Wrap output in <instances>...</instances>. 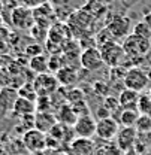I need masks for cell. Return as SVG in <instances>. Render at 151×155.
Returning <instances> with one entry per match:
<instances>
[{
  "label": "cell",
  "instance_id": "f1b7e54d",
  "mask_svg": "<svg viewBox=\"0 0 151 155\" xmlns=\"http://www.w3.org/2000/svg\"><path fill=\"white\" fill-rule=\"evenodd\" d=\"M142 21H144V22H145V24L150 27V30H151V12H150V14H147V15L144 17V19H142Z\"/></svg>",
  "mask_w": 151,
  "mask_h": 155
},
{
  "label": "cell",
  "instance_id": "44dd1931",
  "mask_svg": "<svg viewBox=\"0 0 151 155\" xmlns=\"http://www.w3.org/2000/svg\"><path fill=\"white\" fill-rule=\"evenodd\" d=\"M135 128L138 130L139 134H148L151 133V116L148 115H139L136 124H135Z\"/></svg>",
  "mask_w": 151,
  "mask_h": 155
},
{
  "label": "cell",
  "instance_id": "5bb4252c",
  "mask_svg": "<svg viewBox=\"0 0 151 155\" xmlns=\"http://www.w3.org/2000/svg\"><path fill=\"white\" fill-rule=\"evenodd\" d=\"M56 124L57 118L51 112H39L38 115L35 116V128H38L39 131H42L45 134H48Z\"/></svg>",
  "mask_w": 151,
  "mask_h": 155
},
{
  "label": "cell",
  "instance_id": "1f68e13d",
  "mask_svg": "<svg viewBox=\"0 0 151 155\" xmlns=\"http://www.w3.org/2000/svg\"><path fill=\"white\" fill-rule=\"evenodd\" d=\"M150 97H151V90H150Z\"/></svg>",
  "mask_w": 151,
  "mask_h": 155
},
{
  "label": "cell",
  "instance_id": "4316f807",
  "mask_svg": "<svg viewBox=\"0 0 151 155\" xmlns=\"http://www.w3.org/2000/svg\"><path fill=\"white\" fill-rule=\"evenodd\" d=\"M108 90H109V87L105 82H96L94 84V91L97 94L100 93V96H108Z\"/></svg>",
  "mask_w": 151,
  "mask_h": 155
},
{
  "label": "cell",
  "instance_id": "ffe728a7",
  "mask_svg": "<svg viewBox=\"0 0 151 155\" xmlns=\"http://www.w3.org/2000/svg\"><path fill=\"white\" fill-rule=\"evenodd\" d=\"M29 67L36 73V75H42V73H46L50 70V64H48V60L46 57H43L42 54L38 57L30 58V63H29Z\"/></svg>",
  "mask_w": 151,
  "mask_h": 155
},
{
  "label": "cell",
  "instance_id": "e0dca14e",
  "mask_svg": "<svg viewBox=\"0 0 151 155\" xmlns=\"http://www.w3.org/2000/svg\"><path fill=\"white\" fill-rule=\"evenodd\" d=\"M36 110V103L32 101V100H27V98H22L18 97L15 104H14V109L12 112L18 116H27V115H33Z\"/></svg>",
  "mask_w": 151,
  "mask_h": 155
},
{
  "label": "cell",
  "instance_id": "83f0119b",
  "mask_svg": "<svg viewBox=\"0 0 151 155\" xmlns=\"http://www.w3.org/2000/svg\"><path fill=\"white\" fill-rule=\"evenodd\" d=\"M40 2L42 0H19L21 6H24V8H36V6H39Z\"/></svg>",
  "mask_w": 151,
  "mask_h": 155
},
{
  "label": "cell",
  "instance_id": "4fadbf2b",
  "mask_svg": "<svg viewBox=\"0 0 151 155\" xmlns=\"http://www.w3.org/2000/svg\"><path fill=\"white\" fill-rule=\"evenodd\" d=\"M139 98H141V94L138 91L124 88V90L120 91V96H118L120 107L121 109H138Z\"/></svg>",
  "mask_w": 151,
  "mask_h": 155
},
{
  "label": "cell",
  "instance_id": "d6a6232c",
  "mask_svg": "<svg viewBox=\"0 0 151 155\" xmlns=\"http://www.w3.org/2000/svg\"><path fill=\"white\" fill-rule=\"evenodd\" d=\"M0 22H2V18H0Z\"/></svg>",
  "mask_w": 151,
  "mask_h": 155
},
{
  "label": "cell",
  "instance_id": "ba28073f",
  "mask_svg": "<svg viewBox=\"0 0 151 155\" xmlns=\"http://www.w3.org/2000/svg\"><path fill=\"white\" fill-rule=\"evenodd\" d=\"M139 137V133L135 127H120L117 133V148L121 152H129L132 148H135V143Z\"/></svg>",
  "mask_w": 151,
  "mask_h": 155
},
{
  "label": "cell",
  "instance_id": "3957f363",
  "mask_svg": "<svg viewBox=\"0 0 151 155\" xmlns=\"http://www.w3.org/2000/svg\"><path fill=\"white\" fill-rule=\"evenodd\" d=\"M150 82V76L141 69V67H132L126 72L124 75V79H123V85L124 88H129V90H133V91H144L147 88Z\"/></svg>",
  "mask_w": 151,
  "mask_h": 155
},
{
  "label": "cell",
  "instance_id": "9c48e42d",
  "mask_svg": "<svg viewBox=\"0 0 151 155\" xmlns=\"http://www.w3.org/2000/svg\"><path fill=\"white\" fill-rule=\"evenodd\" d=\"M118 130H120V124L117 122V119L112 118V116L97 119V124H96V136H99L100 139L109 142V140H112L114 137H117Z\"/></svg>",
  "mask_w": 151,
  "mask_h": 155
},
{
  "label": "cell",
  "instance_id": "f546056e",
  "mask_svg": "<svg viewBox=\"0 0 151 155\" xmlns=\"http://www.w3.org/2000/svg\"><path fill=\"white\" fill-rule=\"evenodd\" d=\"M97 2H99L100 5H103V6H106V8H108L109 5H112L115 0H97Z\"/></svg>",
  "mask_w": 151,
  "mask_h": 155
},
{
  "label": "cell",
  "instance_id": "30bf717a",
  "mask_svg": "<svg viewBox=\"0 0 151 155\" xmlns=\"http://www.w3.org/2000/svg\"><path fill=\"white\" fill-rule=\"evenodd\" d=\"M96 124H97V121L90 114L78 116L75 125H74V133L78 137L90 139L93 134H96Z\"/></svg>",
  "mask_w": 151,
  "mask_h": 155
},
{
  "label": "cell",
  "instance_id": "7a4b0ae2",
  "mask_svg": "<svg viewBox=\"0 0 151 155\" xmlns=\"http://www.w3.org/2000/svg\"><path fill=\"white\" fill-rule=\"evenodd\" d=\"M99 51H100V55L103 58V63L109 67H118L123 64V60L126 57L124 54V49H123V45L109 40L103 45L99 46Z\"/></svg>",
  "mask_w": 151,
  "mask_h": 155
},
{
  "label": "cell",
  "instance_id": "7c38bea8",
  "mask_svg": "<svg viewBox=\"0 0 151 155\" xmlns=\"http://www.w3.org/2000/svg\"><path fill=\"white\" fill-rule=\"evenodd\" d=\"M17 98H18V91L12 88H3L0 91V118H3L9 110L14 109Z\"/></svg>",
  "mask_w": 151,
  "mask_h": 155
},
{
  "label": "cell",
  "instance_id": "7402d4cb",
  "mask_svg": "<svg viewBox=\"0 0 151 155\" xmlns=\"http://www.w3.org/2000/svg\"><path fill=\"white\" fill-rule=\"evenodd\" d=\"M18 97L27 98V100H32V101H36L38 94H36V90H35L33 84H24V85L18 90Z\"/></svg>",
  "mask_w": 151,
  "mask_h": 155
},
{
  "label": "cell",
  "instance_id": "cb8c5ba5",
  "mask_svg": "<svg viewBox=\"0 0 151 155\" xmlns=\"http://www.w3.org/2000/svg\"><path fill=\"white\" fill-rule=\"evenodd\" d=\"M35 103H36V110L39 112H50V107L54 106L50 96H39Z\"/></svg>",
  "mask_w": 151,
  "mask_h": 155
},
{
  "label": "cell",
  "instance_id": "2e32d148",
  "mask_svg": "<svg viewBox=\"0 0 151 155\" xmlns=\"http://www.w3.org/2000/svg\"><path fill=\"white\" fill-rule=\"evenodd\" d=\"M56 76L58 79V82H60V85H63V87H72L78 81V73L70 66L61 67L58 72H56Z\"/></svg>",
  "mask_w": 151,
  "mask_h": 155
},
{
  "label": "cell",
  "instance_id": "ac0fdd59",
  "mask_svg": "<svg viewBox=\"0 0 151 155\" xmlns=\"http://www.w3.org/2000/svg\"><path fill=\"white\" fill-rule=\"evenodd\" d=\"M139 115L141 114L138 109H121V112L115 119L120 124V127H135Z\"/></svg>",
  "mask_w": 151,
  "mask_h": 155
},
{
  "label": "cell",
  "instance_id": "d4e9b609",
  "mask_svg": "<svg viewBox=\"0 0 151 155\" xmlns=\"http://www.w3.org/2000/svg\"><path fill=\"white\" fill-rule=\"evenodd\" d=\"M133 35H136V36L144 38V39H151V30L144 21H139V22L135 24V27H133Z\"/></svg>",
  "mask_w": 151,
  "mask_h": 155
},
{
  "label": "cell",
  "instance_id": "8992f818",
  "mask_svg": "<svg viewBox=\"0 0 151 155\" xmlns=\"http://www.w3.org/2000/svg\"><path fill=\"white\" fill-rule=\"evenodd\" d=\"M106 30L112 38H127L132 30V21L124 15H115L106 24Z\"/></svg>",
  "mask_w": 151,
  "mask_h": 155
},
{
  "label": "cell",
  "instance_id": "6da1fadb",
  "mask_svg": "<svg viewBox=\"0 0 151 155\" xmlns=\"http://www.w3.org/2000/svg\"><path fill=\"white\" fill-rule=\"evenodd\" d=\"M123 49L127 58H139L148 54L151 49V40L150 39L139 38L136 35H129L123 42Z\"/></svg>",
  "mask_w": 151,
  "mask_h": 155
},
{
  "label": "cell",
  "instance_id": "9a60e30c",
  "mask_svg": "<svg viewBox=\"0 0 151 155\" xmlns=\"http://www.w3.org/2000/svg\"><path fill=\"white\" fill-rule=\"evenodd\" d=\"M57 122L63 124V125H75L76 119H78V114L75 112V109L70 104H61L57 107L56 112Z\"/></svg>",
  "mask_w": 151,
  "mask_h": 155
},
{
  "label": "cell",
  "instance_id": "d6986e66",
  "mask_svg": "<svg viewBox=\"0 0 151 155\" xmlns=\"http://www.w3.org/2000/svg\"><path fill=\"white\" fill-rule=\"evenodd\" d=\"M72 151L76 155H91V152L94 151V146H93V142L90 139L78 137L76 140L72 142Z\"/></svg>",
  "mask_w": 151,
  "mask_h": 155
},
{
  "label": "cell",
  "instance_id": "4dcf8cb0",
  "mask_svg": "<svg viewBox=\"0 0 151 155\" xmlns=\"http://www.w3.org/2000/svg\"><path fill=\"white\" fill-rule=\"evenodd\" d=\"M0 155H9V154H8L5 149H0Z\"/></svg>",
  "mask_w": 151,
  "mask_h": 155
},
{
  "label": "cell",
  "instance_id": "5b68a950",
  "mask_svg": "<svg viewBox=\"0 0 151 155\" xmlns=\"http://www.w3.org/2000/svg\"><path fill=\"white\" fill-rule=\"evenodd\" d=\"M22 145L30 152H40L46 149V134L39 131L38 128H30L22 134Z\"/></svg>",
  "mask_w": 151,
  "mask_h": 155
},
{
  "label": "cell",
  "instance_id": "277c9868",
  "mask_svg": "<svg viewBox=\"0 0 151 155\" xmlns=\"http://www.w3.org/2000/svg\"><path fill=\"white\" fill-rule=\"evenodd\" d=\"M33 87L36 90V94L39 96H53L57 90L60 88V82L56 75L51 73H42L38 75L33 81Z\"/></svg>",
  "mask_w": 151,
  "mask_h": 155
},
{
  "label": "cell",
  "instance_id": "52a82bcc",
  "mask_svg": "<svg viewBox=\"0 0 151 155\" xmlns=\"http://www.w3.org/2000/svg\"><path fill=\"white\" fill-rule=\"evenodd\" d=\"M79 63H81V66H82L85 70H88V72H96V70L102 69L103 64H105V63H103V58L100 55L99 48H96V46L84 49L82 54H81V58H79Z\"/></svg>",
  "mask_w": 151,
  "mask_h": 155
},
{
  "label": "cell",
  "instance_id": "484cf974",
  "mask_svg": "<svg viewBox=\"0 0 151 155\" xmlns=\"http://www.w3.org/2000/svg\"><path fill=\"white\" fill-rule=\"evenodd\" d=\"M26 54H27L30 58L38 57V55L42 54V46L38 45V43H35V45H29V46H27V49H26Z\"/></svg>",
  "mask_w": 151,
  "mask_h": 155
},
{
  "label": "cell",
  "instance_id": "603a6c76",
  "mask_svg": "<svg viewBox=\"0 0 151 155\" xmlns=\"http://www.w3.org/2000/svg\"><path fill=\"white\" fill-rule=\"evenodd\" d=\"M138 110L142 115H151V97L148 94H141L139 103H138Z\"/></svg>",
  "mask_w": 151,
  "mask_h": 155
},
{
  "label": "cell",
  "instance_id": "8fae6325",
  "mask_svg": "<svg viewBox=\"0 0 151 155\" xmlns=\"http://www.w3.org/2000/svg\"><path fill=\"white\" fill-rule=\"evenodd\" d=\"M33 22H35V14L30 11V8L18 6L12 11V24L17 28L27 30L33 25Z\"/></svg>",
  "mask_w": 151,
  "mask_h": 155
}]
</instances>
